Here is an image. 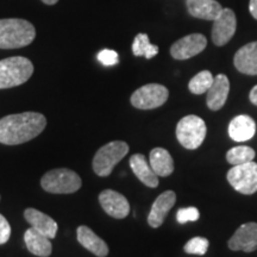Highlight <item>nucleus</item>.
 I'll return each mask as SVG.
<instances>
[{
    "instance_id": "nucleus-12",
    "label": "nucleus",
    "mask_w": 257,
    "mask_h": 257,
    "mask_svg": "<svg viewBox=\"0 0 257 257\" xmlns=\"http://www.w3.org/2000/svg\"><path fill=\"white\" fill-rule=\"evenodd\" d=\"M99 202H100L102 210L115 219H123L130 213V204H128L127 199L123 194L112 191V189L102 191L99 194Z\"/></svg>"
},
{
    "instance_id": "nucleus-4",
    "label": "nucleus",
    "mask_w": 257,
    "mask_h": 257,
    "mask_svg": "<svg viewBox=\"0 0 257 257\" xmlns=\"http://www.w3.org/2000/svg\"><path fill=\"white\" fill-rule=\"evenodd\" d=\"M81 178L67 168L53 169L42 176L41 186L53 194H72L81 188Z\"/></svg>"
},
{
    "instance_id": "nucleus-3",
    "label": "nucleus",
    "mask_w": 257,
    "mask_h": 257,
    "mask_svg": "<svg viewBox=\"0 0 257 257\" xmlns=\"http://www.w3.org/2000/svg\"><path fill=\"white\" fill-rule=\"evenodd\" d=\"M34 64L27 57L14 56L0 61V89L21 86L31 78Z\"/></svg>"
},
{
    "instance_id": "nucleus-19",
    "label": "nucleus",
    "mask_w": 257,
    "mask_h": 257,
    "mask_svg": "<svg viewBox=\"0 0 257 257\" xmlns=\"http://www.w3.org/2000/svg\"><path fill=\"white\" fill-rule=\"evenodd\" d=\"M79 243L81 244L85 249L94 253L98 257H106L108 255V246L104 239H101L94 231L89 229L86 225H81L76 231Z\"/></svg>"
},
{
    "instance_id": "nucleus-20",
    "label": "nucleus",
    "mask_w": 257,
    "mask_h": 257,
    "mask_svg": "<svg viewBox=\"0 0 257 257\" xmlns=\"http://www.w3.org/2000/svg\"><path fill=\"white\" fill-rule=\"evenodd\" d=\"M130 167L134 174L147 187L156 188L159 186V176L154 173L150 163L147 162L146 156L142 154H135L130 157Z\"/></svg>"
},
{
    "instance_id": "nucleus-23",
    "label": "nucleus",
    "mask_w": 257,
    "mask_h": 257,
    "mask_svg": "<svg viewBox=\"0 0 257 257\" xmlns=\"http://www.w3.org/2000/svg\"><path fill=\"white\" fill-rule=\"evenodd\" d=\"M133 53L135 56H144L150 60L159 54V47L152 44L147 34H138L133 43Z\"/></svg>"
},
{
    "instance_id": "nucleus-25",
    "label": "nucleus",
    "mask_w": 257,
    "mask_h": 257,
    "mask_svg": "<svg viewBox=\"0 0 257 257\" xmlns=\"http://www.w3.org/2000/svg\"><path fill=\"white\" fill-rule=\"evenodd\" d=\"M255 150L250 147L240 146V147H234L232 149H230L226 153V160L230 165L232 166H238L244 165V163L251 162L255 159Z\"/></svg>"
},
{
    "instance_id": "nucleus-17",
    "label": "nucleus",
    "mask_w": 257,
    "mask_h": 257,
    "mask_svg": "<svg viewBox=\"0 0 257 257\" xmlns=\"http://www.w3.org/2000/svg\"><path fill=\"white\" fill-rule=\"evenodd\" d=\"M256 134V123L250 115L240 114L229 124V136L234 142H246Z\"/></svg>"
},
{
    "instance_id": "nucleus-22",
    "label": "nucleus",
    "mask_w": 257,
    "mask_h": 257,
    "mask_svg": "<svg viewBox=\"0 0 257 257\" xmlns=\"http://www.w3.org/2000/svg\"><path fill=\"white\" fill-rule=\"evenodd\" d=\"M150 167L157 176H169L174 172V161L168 150L163 148H154L150 152Z\"/></svg>"
},
{
    "instance_id": "nucleus-2",
    "label": "nucleus",
    "mask_w": 257,
    "mask_h": 257,
    "mask_svg": "<svg viewBox=\"0 0 257 257\" xmlns=\"http://www.w3.org/2000/svg\"><path fill=\"white\" fill-rule=\"evenodd\" d=\"M36 37V29L30 22L21 18L0 19V49L27 47Z\"/></svg>"
},
{
    "instance_id": "nucleus-16",
    "label": "nucleus",
    "mask_w": 257,
    "mask_h": 257,
    "mask_svg": "<svg viewBox=\"0 0 257 257\" xmlns=\"http://www.w3.org/2000/svg\"><path fill=\"white\" fill-rule=\"evenodd\" d=\"M233 63L238 72L246 75H257V42L245 44L237 50Z\"/></svg>"
},
{
    "instance_id": "nucleus-26",
    "label": "nucleus",
    "mask_w": 257,
    "mask_h": 257,
    "mask_svg": "<svg viewBox=\"0 0 257 257\" xmlns=\"http://www.w3.org/2000/svg\"><path fill=\"white\" fill-rule=\"evenodd\" d=\"M208 246H210V242L208 239L204 238V237H194V238L189 239L187 243L185 244L184 250L185 252L191 253V255H205L207 252Z\"/></svg>"
},
{
    "instance_id": "nucleus-8",
    "label": "nucleus",
    "mask_w": 257,
    "mask_h": 257,
    "mask_svg": "<svg viewBox=\"0 0 257 257\" xmlns=\"http://www.w3.org/2000/svg\"><path fill=\"white\" fill-rule=\"evenodd\" d=\"M169 91L160 83H149L136 89L131 95L130 101L138 110H154L168 100Z\"/></svg>"
},
{
    "instance_id": "nucleus-13",
    "label": "nucleus",
    "mask_w": 257,
    "mask_h": 257,
    "mask_svg": "<svg viewBox=\"0 0 257 257\" xmlns=\"http://www.w3.org/2000/svg\"><path fill=\"white\" fill-rule=\"evenodd\" d=\"M176 194L173 191H166L160 194L155 201H154L152 210L148 216V224L156 229L165 223L166 217L168 216L169 211L175 205Z\"/></svg>"
},
{
    "instance_id": "nucleus-24",
    "label": "nucleus",
    "mask_w": 257,
    "mask_h": 257,
    "mask_svg": "<svg viewBox=\"0 0 257 257\" xmlns=\"http://www.w3.org/2000/svg\"><path fill=\"white\" fill-rule=\"evenodd\" d=\"M214 76L212 75L210 70H202L197 75L193 76L188 83V89L193 94H204L206 93L213 83Z\"/></svg>"
},
{
    "instance_id": "nucleus-15",
    "label": "nucleus",
    "mask_w": 257,
    "mask_h": 257,
    "mask_svg": "<svg viewBox=\"0 0 257 257\" xmlns=\"http://www.w3.org/2000/svg\"><path fill=\"white\" fill-rule=\"evenodd\" d=\"M24 217L28 223L31 225V227L47 236L48 238L54 239L56 237L59 226H57L56 221L48 214L36 210V208H27L24 211Z\"/></svg>"
},
{
    "instance_id": "nucleus-21",
    "label": "nucleus",
    "mask_w": 257,
    "mask_h": 257,
    "mask_svg": "<svg viewBox=\"0 0 257 257\" xmlns=\"http://www.w3.org/2000/svg\"><path fill=\"white\" fill-rule=\"evenodd\" d=\"M24 242L29 251L38 257H49L53 251L50 238L38 232L34 227L25 231Z\"/></svg>"
},
{
    "instance_id": "nucleus-6",
    "label": "nucleus",
    "mask_w": 257,
    "mask_h": 257,
    "mask_svg": "<svg viewBox=\"0 0 257 257\" xmlns=\"http://www.w3.org/2000/svg\"><path fill=\"white\" fill-rule=\"evenodd\" d=\"M207 127L204 119L195 114L182 118L176 125V138L186 149H198L206 137Z\"/></svg>"
},
{
    "instance_id": "nucleus-1",
    "label": "nucleus",
    "mask_w": 257,
    "mask_h": 257,
    "mask_svg": "<svg viewBox=\"0 0 257 257\" xmlns=\"http://www.w3.org/2000/svg\"><path fill=\"white\" fill-rule=\"evenodd\" d=\"M47 126V118L38 112L10 114L0 119V143L18 146L36 138Z\"/></svg>"
},
{
    "instance_id": "nucleus-5",
    "label": "nucleus",
    "mask_w": 257,
    "mask_h": 257,
    "mask_svg": "<svg viewBox=\"0 0 257 257\" xmlns=\"http://www.w3.org/2000/svg\"><path fill=\"white\" fill-rule=\"evenodd\" d=\"M128 153L127 143L123 141H113L96 152L93 159V170L98 176L105 178L112 173V170L119 161L124 159Z\"/></svg>"
},
{
    "instance_id": "nucleus-27",
    "label": "nucleus",
    "mask_w": 257,
    "mask_h": 257,
    "mask_svg": "<svg viewBox=\"0 0 257 257\" xmlns=\"http://www.w3.org/2000/svg\"><path fill=\"white\" fill-rule=\"evenodd\" d=\"M200 218V212L197 207L180 208L176 213V219L180 224H186L188 221H197Z\"/></svg>"
},
{
    "instance_id": "nucleus-31",
    "label": "nucleus",
    "mask_w": 257,
    "mask_h": 257,
    "mask_svg": "<svg viewBox=\"0 0 257 257\" xmlns=\"http://www.w3.org/2000/svg\"><path fill=\"white\" fill-rule=\"evenodd\" d=\"M249 99H250V101H251L253 105L257 106V85L253 86L251 91H250Z\"/></svg>"
},
{
    "instance_id": "nucleus-29",
    "label": "nucleus",
    "mask_w": 257,
    "mask_h": 257,
    "mask_svg": "<svg viewBox=\"0 0 257 257\" xmlns=\"http://www.w3.org/2000/svg\"><path fill=\"white\" fill-rule=\"evenodd\" d=\"M11 236V226L6 218L0 214V244H5Z\"/></svg>"
},
{
    "instance_id": "nucleus-14",
    "label": "nucleus",
    "mask_w": 257,
    "mask_h": 257,
    "mask_svg": "<svg viewBox=\"0 0 257 257\" xmlns=\"http://www.w3.org/2000/svg\"><path fill=\"white\" fill-rule=\"evenodd\" d=\"M206 104L212 111H218L225 105L230 93V81L226 75L218 74L214 76L213 83L206 92Z\"/></svg>"
},
{
    "instance_id": "nucleus-7",
    "label": "nucleus",
    "mask_w": 257,
    "mask_h": 257,
    "mask_svg": "<svg viewBox=\"0 0 257 257\" xmlns=\"http://www.w3.org/2000/svg\"><path fill=\"white\" fill-rule=\"evenodd\" d=\"M227 181L233 189L244 195H251L257 192V163L248 162L233 166L226 174Z\"/></svg>"
},
{
    "instance_id": "nucleus-32",
    "label": "nucleus",
    "mask_w": 257,
    "mask_h": 257,
    "mask_svg": "<svg viewBox=\"0 0 257 257\" xmlns=\"http://www.w3.org/2000/svg\"><path fill=\"white\" fill-rule=\"evenodd\" d=\"M42 2H43L44 4H47V5H54V4H56L59 0H42Z\"/></svg>"
},
{
    "instance_id": "nucleus-30",
    "label": "nucleus",
    "mask_w": 257,
    "mask_h": 257,
    "mask_svg": "<svg viewBox=\"0 0 257 257\" xmlns=\"http://www.w3.org/2000/svg\"><path fill=\"white\" fill-rule=\"evenodd\" d=\"M249 11L255 19H257V0H250Z\"/></svg>"
},
{
    "instance_id": "nucleus-10",
    "label": "nucleus",
    "mask_w": 257,
    "mask_h": 257,
    "mask_svg": "<svg viewBox=\"0 0 257 257\" xmlns=\"http://www.w3.org/2000/svg\"><path fill=\"white\" fill-rule=\"evenodd\" d=\"M207 46V40L201 34H191L180 38L170 47V55L175 60H188L194 57Z\"/></svg>"
},
{
    "instance_id": "nucleus-18",
    "label": "nucleus",
    "mask_w": 257,
    "mask_h": 257,
    "mask_svg": "<svg viewBox=\"0 0 257 257\" xmlns=\"http://www.w3.org/2000/svg\"><path fill=\"white\" fill-rule=\"evenodd\" d=\"M188 14L194 18L214 21L219 17L223 8L216 0H186Z\"/></svg>"
},
{
    "instance_id": "nucleus-28",
    "label": "nucleus",
    "mask_w": 257,
    "mask_h": 257,
    "mask_svg": "<svg viewBox=\"0 0 257 257\" xmlns=\"http://www.w3.org/2000/svg\"><path fill=\"white\" fill-rule=\"evenodd\" d=\"M96 59H98L99 62L104 66H114L119 62V56H118L117 51L111 50V49H102L96 55Z\"/></svg>"
},
{
    "instance_id": "nucleus-11",
    "label": "nucleus",
    "mask_w": 257,
    "mask_h": 257,
    "mask_svg": "<svg viewBox=\"0 0 257 257\" xmlns=\"http://www.w3.org/2000/svg\"><path fill=\"white\" fill-rule=\"evenodd\" d=\"M232 251L252 252L257 249V223L250 221L240 225L227 242Z\"/></svg>"
},
{
    "instance_id": "nucleus-9",
    "label": "nucleus",
    "mask_w": 257,
    "mask_h": 257,
    "mask_svg": "<svg viewBox=\"0 0 257 257\" xmlns=\"http://www.w3.org/2000/svg\"><path fill=\"white\" fill-rule=\"evenodd\" d=\"M237 29L236 15L231 9H223L219 17L213 21L212 41L218 47L229 43Z\"/></svg>"
}]
</instances>
